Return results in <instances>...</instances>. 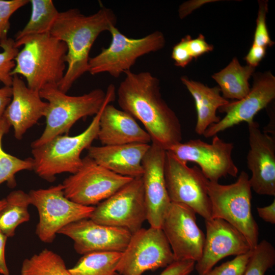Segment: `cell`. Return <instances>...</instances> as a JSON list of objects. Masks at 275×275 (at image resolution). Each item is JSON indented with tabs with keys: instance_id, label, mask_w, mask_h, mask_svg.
<instances>
[{
	"instance_id": "1",
	"label": "cell",
	"mask_w": 275,
	"mask_h": 275,
	"mask_svg": "<svg viewBox=\"0 0 275 275\" xmlns=\"http://www.w3.org/2000/svg\"><path fill=\"white\" fill-rule=\"evenodd\" d=\"M117 90L122 110L140 121L152 143L167 150L182 141L180 121L162 98L159 80L150 72H126Z\"/></svg>"
},
{
	"instance_id": "2",
	"label": "cell",
	"mask_w": 275,
	"mask_h": 275,
	"mask_svg": "<svg viewBox=\"0 0 275 275\" xmlns=\"http://www.w3.org/2000/svg\"><path fill=\"white\" fill-rule=\"evenodd\" d=\"M117 19L112 9L101 7L88 16L77 9L59 12L50 34L64 42L67 47V69L58 85L66 93L74 82L88 72L90 50L99 35L116 26Z\"/></svg>"
},
{
	"instance_id": "3",
	"label": "cell",
	"mask_w": 275,
	"mask_h": 275,
	"mask_svg": "<svg viewBox=\"0 0 275 275\" xmlns=\"http://www.w3.org/2000/svg\"><path fill=\"white\" fill-rule=\"evenodd\" d=\"M23 46L15 58L11 75H21L27 86L39 92L48 86L58 87L65 73L67 47L50 33L34 35L15 42Z\"/></svg>"
},
{
	"instance_id": "4",
	"label": "cell",
	"mask_w": 275,
	"mask_h": 275,
	"mask_svg": "<svg viewBox=\"0 0 275 275\" xmlns=\"http://www.w3.org/2000/svg\"><path fill=\"white\" fill-rule=\"evenodd\" d=\"M115 98V87L110 84L106 91L103 106L85 130L75 136H57L43 145L32 148L33 170L35 173L50 182L55 180L58 174L76 173L82 163L80 157L82 151L91 146L94 140L97 138L99 119L103 107Z\"/></svg>"
},
{
	"instance_id": "5",
	"label": "cell",
	"mask_w": 275,
	"mask_h": 275,
	"mask_svg": "<svg viewBox=\"0 0 275 275\" xmlns=\"http://www.w3.org/2000/svg\"><path fill=\"white\" fill-rule=\"evenodd\" d=\"M46 100V126L39 138L31 144L32 148L40 146L54 137L68 133L75 122L85 117L96 115L103 106L106 92L94 89L80 96H69L58 87L48 86L39 91Z\"/></svg>"
},
{
	"instance_id": "6",
	"label": "cell",
	"mask_w": 275,
	"mask_h": 275,
	"mask_svg": "<svg viewBox=\"0 0 275 275\" xmlns=\"http://www.w3.org/2000/svg\"><path fill=\"white\" fill-rule=\"evenodd\" d=\"M249 175L242 171L233 183L208 181L207 190L211 218L225 220L237 229L252 249L258 243L259 227L251 210L252 192Z\"/></svg>"
},
{
	"instance_id": "7",
	"label": "cell",
	"mask_w": 275,
	"mask_h": 275,
	"mask_svg": "<svg viewBox=\"0 0 275 275\" xmlns=\"http://www.w3.org/2000/svg\"><path fill=\"white\" fill-rule=\"evenodd\" d=\"M109 32L112 36L110 45L89 59L88 72L92 75L107 73L119 77L130 70L139 58L159 51L166 44L164 35L158 31L140 38H129L116 26L112 27Z\"/></svg>"
},
{
	"instance_id": "8",
	"label": "cell",
	"mask_w": 275,
	"mask_h": 275,
	"mask_svg": "<svg viewBox=\"0 0 275 275\" xmlns=\"http://www.w3.org/2000/svg\"><path fill=\"white\" fill-rule=\"evenodd\" d=\"M28 194L31 204L36 207L39 214L36 234L45 243L52 242L66 226L90 218L94 209L93 206L82 205L67 198L62 184L31 190Z\"/></svg>"
},
{
	"instance_id": "9",
	"label": "cell",
	"mask_w": 275,
	"mask_h": 275,
	"mask_svg": "<svg viewBox=\"0 0 275 275\" xmlns=\"http://www.w3.org/2000/svg\"><path fill=\"white\" fill-rule=\"evenodd\" d=\"M187 163L166 151L164 177L170 200L188 206L205 220L210 219L209 180L197 166L190 168Z\"/></svg>"
},
{
	"instance_id": "10",
	"label": "cell",
	"mask_w": 275,
	"mask_h": 275,
	"mask_svg": "<svg viewBox=\"0 0 275 275\" xmlns=\"http://www.w3.org/2000/svg\"><path fill=\"white\" fill-rule=\"evenodd\" d=\"M169 243L161 228H142L132 234L117 265L119 275H142L166 267L174 262Z\"/></svg>"
},
{
	"instance_id": "11",
	"label": "cell",
	"mask_w": 275,
	"mask_h": 275,
	"mask_svg": "<svg viewBox=\"0 0 275 275\" xmlns=\"http://www.w3.org/2000/svg\"><path fill=\"white\" fill-rule=\"evenodd\" d=\"M132 179L107 170L87 155L82 158L79 169L62 184L67 198L92 206L109 197Z\"/></svg>"
},
{
	"instance_id": "12",
	"label": "cell",
	"mask_w": 275,
	"mask_h": 275,
	"mask_svg": "<svg viewBox=\"0 0 275 275\" xmlns=\"http://www.w3.org/2000/svg\"><path fill=\"white\" fill-rule=\"evenodd\" d=\"M90 218L99 224L126 229L131 234L141 229L147 220L142 177L133 178L97 204Z\"/></svg>"
},
{
	"instance_id": "13",
	"label": "cell",
	"mask_w": 275,
	"mask_h": 275,
	"mask_svg": "<svg viewBox=\"0 0 275 275\" xmlns=\"http://www.w3.org/2000/svg\"><path fill=\"white\" fill-rule=\"evenodd\" d=\"M233 148V143L225 142L216 134L211 144L200 139L190 140L174 145L166 151L182 161L197 163L209 181L218 182L223 177H236L238 173L232 157Z\"/></svg>"
},
{
	"instance_id": "14",
	"label": "cell",
	"mask_w": 275,
	"mask_h": 275,
	"mask_svg": "<svg viewBox=\"0 0 275 275\" xmlns=\"http://www.w3.org/2000/svg\"><path fill=\"white\" fill-rule=\"evenodd\" d=\"M161 229L169 243L175 261L201 258L205 235L197 223L196 212L188 206L171 202Z\"/></svg>"
},
{
	"instance_id": "15",
	"label": "cell",
	"mask_w": 275,
	"mask_h": 275,
	"mask_svg": "<svg viewBox=\"0 0 275 275\" xmlns=\"http://www.w3.org/2000/svg\"><path fill=\"white\" fill-rule=\"evenodd\" d=\"M254 75L253 87L245 97L229 101L218 108L219 112L226 115L207 128L203 134L206 138L213 137L240 123L253 122L255 116L274 99L275 77L271 72L265 71Z\"/></svg>"
},
{
	"instance_id": "16",
	"label": "cell",
	"mask_w": 275,
	"mask_h": 275,
	"mask_svg": "<svg viewBox=\"0 0 275 275\" xmlns=\"http://www.w3.org/2000/svg\"><path fill=\"white\" fill-rule=\"evenodd\" d=\"M58 234L72 239L74 250L82 255L99 252L122 253L132 235L126 229L99 224L90 218L72 223Z\"/></svg>"
},
{
	"instance_id": "17",
	"label": "cell",
	"mask_w": 275,
	"mask_h": 275,
	"mask_svg": "<svg viewBox=\"0 0 275 275\" xmlns=\"http://www.w3.org/2000/svg\"><path fill=\"white\" fill-rule=\"evenodd\" d=\"M166 156V150L152 143L142 161L147 220L150 227L157 228H161L171 203L164 177Z\"/></svg>"
},
{
	"instance_id": "18",
	"label": "cell",
	"mask_w": 275,
	"mask_h": 275,
	"mask_svg": "<svg viewBox=\"0 0 275 275\" xmlns=\"http://www.w3.org/2000/svg\"><path fill=\"white\" fill-rule=\"evenodd\" d=\"M206 235L202 256L195 263L198 275H204L222 259L245 254L252 249L244 236L224 219L205 220Z\"/></svg>"
},
{
	"instance_id": "19",
	"label": "cell",
	"mask_w": 275,
	"mask_h": 275,
	"mask_svg": "<svg viewBox=\"0 0 275 275\" xmlns=\"http://www.w3.org/2000/svg\"><path fill=\"white\" fill-rule=\"evenodd\" d=\"M250 149L246 159L251 172L249 181L257 194L275 195V139L261 131L253 121L248 124Z\"/></svg>"
},
{
	"instance_id": "20",
	"label": "cell",
	"mask_w": 275,
	"mask_h": 275,
	"mask_svg": "<svg viewBox=\"0 0 275 275\" xmlns=\"http://www.w3.org/2000/svg\"><path fill=\"white\" fill-rule=\"evenodd\" d=\"M12 100L3 117L13 128L14 135L21 140L26 131L44 117L48 102L42 100L39 92L30 89L18 75L13 76Z\"/></svg>"
},
{
	"instance_id": "21",
	"label": "cell",
	"mask_w": 275,
	"mask_h": 275,
	"mask_svg": "<svg viewBox=\"0 0 275 275\" xmlns=\"http://www.w3.org/2000/svg\"><path fill=\"white\" fill-rule=\"evenodd\" d=\"M150 146L149 144L142 143L91 146L87 149L88 156L117 174L135 178L142 177V161Z\"/></svg>"
},
{
	"instance_id": "22",
	"label": "cell",
	"mask_w": 275,
	"mask_h": 275,
	"mask_svg": "<svg viewBox=\"0 0 275 275\" xmlns=\"http://www.w3.org/2000/svg\"><path fill=\"white\" fill-rule=\"evenodd\" d=\"M97 139L103 146L151 142L149 134L132 116L111 103L102 111Z\"/></svg>"
},
{
	"instance_id": "23",
	"label": "cell",
	"mask_w": 275,
	"mask_h": 275,
	"mask_svg": "<svg viewBox=\"0 0 275 275\" xmlns=\"http://www.w3.org/2000/svg\"><path fill=\"white\" fill-rule=\"evenodd\" d=\"M181 81L195 100L197 113L195 132L203 135L207 128L219 122L221 119L216 111L229 101L221 94L218 86L209 87L186 76H182Z\"/></svg>"
},
{
	"instance_id": "24",
	"label": "cell",
	"mask_w": 275,
	"mask_h": 275,
	"mask_svg": "<svg viewBox=\"0 0 275 275\" xmlns=\"http://www.w3.org/2000/svg\"><path fill=\"white\" fill-rule=\"evenodd\" d=\"M254 67L242 66L237 58L211 77L218 84L222 96L226 99L240 100L250 92L249 82L255 70Z\"/></svg>"
},
{
	"instance_id": "25",
	"label": "cell",
	"mask_w": 275,
	"mask_h": 275,
	"mask_svg": "<svg viewBox=\"0 0 275 275\" xmlns=\"http://www.w3.org/2000/svg\"><path fill=\"white\" fill-rule=\"evenodd\" d=\"M5 199L6 205L0 210V231L8 238L14 236L18 226L30 220L31 203L29 194L22 190L11 191Z\"/></svg>"
},
{
	"instance_id": "26",
	"label": "cell",
	"mask_w": 275,
	"mask_h": 275,
	"mask_svg": "<svg viewBox=\"0 0 275 275\" xmlns=\"http://www.w3.org/2000/svg\"><path fill=\"white\" fill-rule=\"evenodd\" d=\"M30 18L24 27L15 35V42L26 37L46 33L50 30L59 12L52 0H31Z\"/></svg>"
},
{
	"instance_id": "27",
	"label": "cell",
	"mask_w": 275,
	"mask_h": 275,
	"mask_svg": "<svg viewBox=\"0 0 275 275\" xmlns=\"http://www.w3.org/2000/svg\"><path fill=\"white\" fill-rule=\"evenodd\" d=\"M121 254L117 252L87 254L69 271L72 275H119L117 267Z\"/></svg>"
},
{
	"instance_id": "28",
	"label": "cell",
	"mask_w": 275,
	"mask_h": 275,
	"mask_svg": "<svg viewBox=\"0 0 275 275\" xmlns=\"http://www.w3.org/2000/svg\"><path fill=\"white\" fill-rule=\"evenodd\" d=\"M20 275L72 274L60 255L45 249L23 261Z\"/></svg>"
},
{
	"instance_id": "29",
	"label": "cell",
	"mask_w": 275,
	"mask_h": 275,
	"mask_svg": "<svg viewBox=\"0 0 275 275\" xmlns=\"http://www.w3.org/2000/svg\"><path fill=\"white\" fill-rule=\"evenodd\" d=\"M10 127L3 117L0 119V185L7 182L9 187H14L16 185V173L23 170H33L34 163L32 158L21 159L4 150L2 140Z\"/></svg>"
},
{
	"instance_id": "30",
	"label": "cell",
	"mask_w": 275,
	"mask_h": 275,
	"mask_svg": "<svg viewBox=\"0 0 275 275\" xmlns=\"http://www.w3.org/2000/svg\"><path fill=\"white\" fill-rule=\"evenodd\" d=\"M275 264V249L268 241L263 240L253 249L243 275H265Z\"/></svg>"
},
{
	"instance_id": "31",
	"label": "cell",
	"mask_w": 275,
	"mask_h": 275,
	"mask_svg": "<svg viewBox=\"0 0 275 275\" xmlns=\"http://www.w3.org/2000/svg\"><path fill=\"white\" fill-rule=\"evenodd\" d=\"M2 52H0V81L4 86H11L13 76L11 73L15 66V58L19 52L15 45V41L8 38L0 41Z\"/></svg>"
},
{
	"instance_id": "32",
	"label": "cell",
	"mask_w": 275,
	"mask_h": 275,
	"mask_svg": "<svg viewBox=\"0 0 275 275\" xmlns=\"http://www.w3.org/2000/svg\"><path fill=\"white\" fill-rule=\"evenodd\" d=\"M258 3L259 9L252 44L266 48L274 44L269 36L266 22L268 3L266 1H259Z\"/></svg>"
},
{
	"instance_id": "33",
	"label": "cell",
	"mask_w": 275,
	"mask_h": 275,
	"mask_svg": "<svg viewBox=\"0 0 275 275\" xmlns=\"http://www.w3.org/2000/svg\"><path fill=\"white\" fill-rule=\"evenodd\" d=\"M252 252L253 249L236 256L234 259L213 267L204 275H243Z\"/></svg>"
},
{
	"instance_id": "34",
	"label": "cell",
	"mask_w": 275,
	"mask_h": 275,
	"mask_svg": "<svg viewBox=\"0 0 275 275\" xmlns=\"http://www.w3.org/2000/svg\"><path fill=\"white\" fill-rule=\"evenodd\" d=\"M29 3L28 0H0V41L8 39L11 16Z\"/></svg>"
},
{
	"instance_id": "35",
	"label": "cell",
	"mask_w": 275,
	"mask_h": 275,
	"mask_svg": "<svg viewBox=\"0 0 275 275\" xmlns=\"http://www.w3.org/2000/svg\"><path fill=\"white\" fill-rule=\"evenodd\" d=\"M190 38L189 35H186L173 48L171 57L175 65L178 67L184 68L193 60L188 48V41Z\"/></svg>"
},
{
	"instance_id": "36",
	"label": "cell",
	"mask_w": 275,
	"mask_h": 275,
	"mask_svg": "<svg viewBox=\"0 0 275 275\" xmlns=\"http://www.w3.org/2000/svg\"><path fill=\"white\" fill-rule=\"evenodd\" d=\"M195 265V262L191 260L174 261L159 275H190Z\"/></svg>"
},
{
	"instance_id": "37",
	"label": "cell",
	"mask_w": 275,
	"mask_h": 275,
	"mask_svg": "<svg viewBox=\"0 0 275 275\" xmlns=\"http://www.w3.org/2000/svg\"><path fill=\"white\" fill-rule=\"evenodd\" d=\"M188 48L193 59H196L205 53L212 51L213 46L206 41L203 35L199 34L195 39L190 37L188 41Z\"/></svg>"
},
{
	"instance_id": "38",
	"label": "cell",
	"mask_w": 275,
	"mask_h": 275,
	"mask_svg": "<svg viewBox=\"0 0 275 275\" xmlns=\"http://www.w3.org/2000/svg\"><path fill=\"white\" fill-rule=\"evenodd\" d=\"M266 48L252 44L244 58L247 65L256 68L265 57Z\"/></svg>"
},
{
	"instance_id": "39",
	"label": "cell",
	"mask_w": 275,
	"mask_h": 275,
	"mask_svg": "<svg viewBox=\"0 0 275 275\" xmlns=\"http://www.w3.org/2000/svg\"><path fill=\"white\" fill-rule=\"evenodd\" d=\"M257 210L259 216L266 222L275 224V200L269 205L258 207Z\"/></svg>"
},
{
	"instance_id": "40",
	"label": "cell",
	"mask_w": 275,
	"mask_h": 275,
	"mask_svg": "<svg viewBox=\"0 0 275 275\" xmlns=\"http://www.w3.org/2000/svg\"><path fill=\"white\" fill-rule=\"evenodd\" d=\"M12 97L11 86H4L0 88V119L3 117L6 108L12 100Z\"/></svg>"
},
{
	"instance_id": "41",
	"label": "cell",
	"mask_w": 275,
	"mask_h": 275,
	"mask_svg": "<svg viewBox=\"0 0 275 275\" xmlns=\"http://www.w3.org/2000/svg\"><path fill=\"white\" fill-rule=\"evenodd\" d=\"M8 237L0 231V273L10 275L5 259V246Z\"/></svg>"
},
{
	"instance_id": "42",
	"label": "cell",
	"mask_w": 275,
	"mask_h": 275,
	"mask_svg": "<svg viewBox=\"0 0 275 275\" xmlns=\"http://www.w3.org/2000/svg\"><path fill=\"white\" fill-rule=\"evenodd\" d=\"M209 1H192L183 3L179 8V16L182 19L190 13L194 9L200 7Z\"/></svg>"
},
{
	"instance_id": "43",
	"label": "cell",
	"mask_w": 275,
	"mask_h": 275,
	"mask_svg": "<svg viewBox=\"0 0 275 275\" xmlns=\"http://www.w3.org/2000/svg\"><path fill=\"white\" fill-rule=\"evenodd\" d=\"M6 203V199L0 200V210L5 206Z\"/></svg>"
}]
</instances>
